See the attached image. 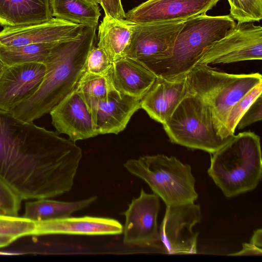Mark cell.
Instances as JSON below:
<instances>
[{
	"mask_svg": "<svg viewBox=\"0 0 262 262\" xmlns=\"http://www.w3.org/2000/svg\"><path fill=\"white\" fill-rule=\"evenodd\" d=\"M82 156L74 142L0 111V179L21 200L70 191Z\"/></svg>",
	"mask_w": 262,
	"mask_h": 262,
	"instance_id": "1",
	"label": "cell"
},
{
	"mask_svg": "<svg viewBox=\"0 0 262 262\" xmlns=\"http://www.w3.org/2000/svg\"><path fill=\"white\" fill-rule=\"evenodd\" d=\"M96 28L84 27L73 38L57 42L43 64L46 73L36 93L10 113L27 122L50 113L76 87L85 71L88 56L94 47Z\"/></svg>",
	"mask_w": 262,
	"mask_h": 262,
	"instance_id": "2",
	"label": "cell"
},
{
	"mask_svg": "<svg viewBox=\"0 0 262 262\" xmlns=\"http://www.w3.org/2000/svg\"><path fill=\"white\" fill-rule=\"evenodd\" d=\"M230 16L203 14L184 23L172 46L140 62L157 77L170 79L187 74L203 53L235 25Z\"/></svg>",
	"mask_w": 262,
	"mask_h": 262,
	"instance_id": "3",
	"label": "cell"
},
{
	"mask_svg": "<svg viewBox=\"0 0 262 262\" xmlns=\"http://www.w3.org/2000/svg\"><path fill=\"white\" fill-rule=\"evenodd\" d=\"M208 173L227 198L254 189L261 178L260 138L248 131L233 135L212 154Z\"/></svg>",
	"mask_w": 262,
	"mask_h": 262,
	"instance_id": "4",
	"label": "cell"
},
{
	"mask_svg": "<svg viewBox=\"0 0 262 262\" xmlns=\"http://www.w3.org/2000/svg\"><path fill=\"white\" fill-rule=\"evenodd\" d=\"M124 166L145 181L166 206L194 203L198 198L190 165L175 157L147 155L128 160Z\"/></svg>",
	"mask_w": 262,
	"mask_h": 262,
	"instance_id": "5",
	"label": "cell"
},
{
	"mask_svg": "<svg viewBox=\"0 0 262 262\" xmlns=\"http://www.w3.org/2000/svg\"><path fill=\"white\" fill-rule=\"evenodd\" d=\"M191 91L210 106L219 135L227 138L225 123L228 114L241 98L262 83L258 73L231 74L214 70L209 66H195L187 74Z\"/></svg>",
	"mask_w": 262,
	"mask_h": 262,
	"instance_id": "6",
	"label": "cell"
},
{
	"mask_svg": "<svg viewBox=\"0 0 262 262\" xmlns=\"http://www.w3.org/2000/svg\"><path fill=\"white\" fill-rule=\"evenodd\" d=\"M162 125L172 143L211 154L234 135L224 138L219 135L210 106L190 90Z\"/></svg>",
	"mask_w": 262,
	"mask_h": 262,
	"instance_id": "7",
	"label": "cell"
},
{
	"mask_svg": "<svg viewBox=\"0 0 262 262\" xmlns=\"http://www.w3.org/2000/svg\"><path fill=\"white\" fill-rule=\"evenodd\" d=\"M261 59L262 27L253 22L237 23L203 53L195 66Z\"/></svg>",
	"mask_w": 262,
	"mask_h": 262,
	"instance_id": "8",
	"label": "cell"
},
{
	"mask_svg": "<svg viewBox=\"0 0 262 262\" xmlns=\"http://www.w3.org/2000/svg\"><path fill=\"white\" fill-rule=\"evenodd\" d=\"M199 205L194 203L166 206L159 234L164 250L168 254H195L198 233L193 226L202 219Z\"/></svg>",
	"mask_w": 262,
	"mask_h": 262,
	"instance_id": "9",
	"label": "cell"
},
{
	"mask_svg": "<svg viewBox=\"0 0 262 262\" xmlns=\"http://www.w3.org/2000/svg\"><path fill=\"white\" fill-rule=\"evenodd\" d=\"M160 206L157 194L141 190L139 196L132 200L123 213L125 217L124 244L153 247L161 242L157 224Z\"/></svg>",
	"mask_w": 262,
	"mask_h": 262,
	"instance_id": "10",
	"label": "cell"
},
{
	"mask_svg": "<svg viewBox=\"0 0 262 262\" xmlns=\"http://www.w3.org/2000/svg\"><path fill=\"white\" fill-rule=\"evenodd\" d=\"M219 0H147L125 13L135 24L173 23L206 14Z\"/></svg>",
	"mask_w": 262,
	"mask_h": 262,
	"instance_id": "11",
	"label": "cell"
},
{
	"mask_svg": "<svg viewBox=\"0 0 262 262\" xmlns=\"http://www.w3.org/2000/svg\"><path fill=\"white\" fill-rule=\"evenodd\" d=\"M45 73L42 63L5 66L0 77V111L10 113L30 98L39 89Z\"/></svg>",
	"mask_w": 262,
	"mask_h": 262,
	"instance_id": "12",
	"label": "cell"
},
{
	"mask_svg": "<svg viewBox=\"0 0 262 262\" xmlns=\"http://www.w3.org/2000/svg\"><path fill=\"white\" fill-rule=\"evenodd\" d=\"M56 132L75 142L98 135L91 112L81 93L75 89L50 112Z\"/></svg>",
	"mask_w": 262,
	"mask_h": 262,
	"instance_id": "13",
	"label": "cell"
},
{
	"mask_svg": "<svg viewBox=\"0 0 262 262\" xmlns=\"http://www.w3.org/2000/svg\"><path fill=\"white\" fill-rule=\"evenodd\" d=\"M84 27L55 17L37 24L6 26L0 31V44L20 46L57 42L75 37Z\"/></svg>",
	"mask_w": 262,
	"mask_h": 262,
	"instance_id": "14",
	"label": "cell"
},
{
	"mask_svg": "<svg viewBox=\"0 0 262 262\" xmlns=\"http://www.w3.org/2000/svg\"><path fill=\"white\" fill-rule=\"evenodd\" d=\"M185 21L133 24L126 57L139 62L163 53L172 46Z\"/></svg>",
	"mask_w": 262,
	"mask_h": 262,
	"instance_id": "15",
	"label": "cell"
},
{
	"mask_svg": "<svg viewBox=\"0 0 262 262\" xmlns=\"http://www.w3.org/2000/svg\"><path fill=\"white\" fill-rule=\"evenodd\" d=\"M187 75L170 79L157 77L142 98L141 108L155 121L162 124L164 123L190 93Z\"/></svg>",
	"mask_w": 262,
	"mask_h": 262,
	"instance_id": "16",
	"label": "cell"
},
{
	"mask_svg": "<svg viewBox=\"0 0 262 262\" xmlns=\"http://www.w3.org/2000/svg\"><path fill=\"white\" fill-rule=\"evenodd\" d=\"M141 100L120 92L113 83L107 98L92 112L98 135L117 134L123 130L134 114L141 108Z\"/></svg>",
	"mask_w": 262,
	"mask_h": 262,
	"instance_id": "17",
	"label": "cell"
},
{
	"mask_svg": "<svg viewBox=\"0 0 262 262\" xmlns=\"http://www.w3.org/2000/svg\"><path fill=\"white\" fill-rule=\"evenodd\" d=\"M33 235L52 234L76 235H114L123 232V227L117 220L107 217L84 216L65 217L35 222Z\"/></svg>",
	"mask_w": 262,
	"mask_h": 262,
	"instance_id": "18",
	"label": "cell"
},
{
	"mask_svg": "<svg viewBox=\"0 0 262 262\" xmlns=\"http://www.w3.org/2000/svg\"><path fill=\"white\" fill-rule=\"evenodd\" d=\"M109 74L117 90L140 99L145 96L157 78L140 63L127 57L112 62Z\"/></svg>",
	"mask_w": 262,
	"mask_h": 262,
	"instance_id": "19",
	"label": "cell"
},
{
	"mask_svg": "<svg viewBox=\"0 0 262 262\" xmlns=\"http://www.w3.org/2000/svg\"><path fill=\"white\" fill-rule=\"evenodd\" d=\"M53 17L50 0H0V25L37 24Z\"/></svg>",
	"mask_w": 262,
	"mask_h": 262,
	"instance_id": "20",
	"label": "cell"
},
{
	"mask_svg": "<svg viewBox=\"0 0 262 262\" xmlns=\"http://www.w3.org/2000/svg\"><path fill=\"white\" fill-rule=\"evenodd\" d=\"M133 24L125 19L104 15L98 27L97 47L112 62L126 57L129 46Z\"/></svg>",
	"mask_w": 262,
	"mask_h": 262,
	"instance_id": "21",
	"label": "cell"
},
{
	"mask_svg": "<svg viewBox=\"0 0 262 262\" xmlns=\"http://www.w3.org/2000/svg\"><path fill=\"white\" fill-rule=\"evenodd\" d=\"M97 199L93 196L84 200L59 201L42 199L25 204L24 217L34 222L46 221L70 216L72 213L86 208Z\"/></svg>",
	"mask_w": 262,
	"mask_h": 262,
	"instance_id": "22",
	"label": "cell"
},
{
	"mask_svg": "<svg viewBox=\"0 0 262 262\" xmlns=\"http://www.w3.org/2000/svg\"><path fill=\"white\" fill-rule=\"evenodd\" d=\"M50 4L55 18L97 28L101 15L98 4L86 0H50Z\"/></svg>",
	"mask_w": 262,
	"mask_h": 262,
	"instance_id": "23",
	"label": "cell"
},
{
	"mask_svg": "<svg viewBox=\"0 0 262 262\" xmlns=\"http://www.w3.org/2000/svg\"><path fill=\"white\" fill-rule=\"evenodd\" d=\"M56 42L20 46H7L0 44V61L4 66L32 62L43 63L50 50Z\"/></svg>",
	"mask_w": 262,
	"mask_h": 262,
	"instance_id": "24",
	"label": "cell"
},
{
	"mask_svg": "<svg viewBox=\"0 0 262 262\" xmlns=\"http://www.w3.org/2000/svg\"><path fill=\"white\" fill-rule=\"evenodd\" d=\"M112 85L109 71L101 75L84 71L76 88L82 95L92 113L99 102L107 98Z\"/></svg>",
	"mask_w": 262,
	"mask_h": 262,
	"instance_id": "25",
	"label": "cell"
},
{
	"mask_svg": "<svg viewBox=\"0 0 262 262\" xmlns=\"http://www.w3.org/2000/svg\"><path fill=\"white\" fill-rule=\"evenodd\" d=\"M35 222L23 217L0 214V248L20 237L33 235Z\"/></svg>",
	"mask_w": 262,
	"mask_h": 262,
	"instance_id": "26",
	"label": "cell"
},
{
	"mask_svg": "<svg viewBox=\"0 0 262 262\" xmlns=\"http://www.w3.org/2000/svg\"><path fill=\"white\" fill-rule=\"evenodd\" d=\"M230 16L237 23L259 21L262 18V0H228Z\"/></svg>",
	"mask_w": 262,
	"mask_h": 262,
	"instance_id": "27",
	"label": "cell"
},
{
	"mask_svg": "<svg viewBox=\"0 0 262 262\" xmlns=\"http://www.w3.org/2000/svg\"><path fill=\"white\" fill-rule=\"evenodd\" d=\"M262 92V83L254 86L237 102L229 111L225 123L227 136L234 135L237 124L248 108Z\"/></svg>",
	"mask_w": 262,
	"mask_h": 262,
	"instance_id": "28",
	"label": "cell"
},
{
	"mask_svg": "<svg viewBox=\"0 0 262 262\" xmlns=\"http://www.w3.org/2000/svg\"><path fill=\"white\" fill-rule=\"evenodd\" d=\"M112 63L102 49L94 46L88 56L84 71L95 74H105L108 72Z\"/></svg>",
	"mask_w": 262,
	"mask_h": 262,
	"instance_id": "29",
	"label": "cell"
},
{
	"mask_svg": "<svg viewBox=\"0 0 262 262\" xmlns=\"http://www.w3.org/2000/svg\"><path fill=\"white\" fill-rule=\"evenodd\" d=\"M21 199L0 179V210L6 215L17 216Z\"/></svg>",
	"mask_w": 262,
	"mask_h": 262,
	"instance_id": "30",
	"label": "cell"
},
{
	"mask_svg": "<svg viewBox=\"0 0 262 262\" xmlns=\"http://www.w3.org/2000/svg\"><path fill=\"white\" fill-rule=\"evenodd\" d=\"M262 119V96L259 95L239 120L236 128L242 129Z\"/></svg>",
	"mask_w": 262,
	"mask_h": 262,
	"instance_id": "31",
	"label": "cell"
},
{
	"mask_svg": "<svg viewBox=\"0 0 262 262\" xmlns=\"http://www.w3.org/2000/svg\"><path fill=\"white\" fill-rule=\"evenodd\" d=\"M261 229L256 230L250 243L243 244V248L239 251L229 254L230 255H261L262 254Z\"/></svg>",
	"mask_w": 262,
	"mask_h": 262,
	"instance_id": "32",
	"label": "cell"
},
{
	"mask_svg": "<svg viewBox=\"0 0 262 262\" xmlns=\"http://www.w3.org/2000/svg\"><path fill=\"white\" fill-rule=\"evenodd\" d=\"M103 8L105 15L116 19H125V13L121 0H97Z\"/></svg>",
	"mask_w": 262,
	"mask_h": 262,
	"instance_id": "33",
	"label": "cell"
},
{
	"mask_svg": "<svg viewBox=\"0 0 262 262\" xmlns=\"http://www.w3.org/2000/svg\"><path fill=\"white\" fill-rule=\"evenodd\" d=\"M5 66L3 64V63L0 61V77L2 75L3 71L4 70Z\"/></svg>",
	"mask_w": 262,
	"mask_h": 262,
	"instance_id": "34",
	"label": "cell"
},
{
	"mask_svg": "<svg viewBox=\"0 0 262 262\" xmlns=\"http://www.w3.org/2000/svg\"><path fill=\"white\" fill-rule=\"evenodd\" d=\"M86 1L90 2L94 4H98L97 0H86Z\"/></svg>",
	"mask_w": 262,
	"mask_h": 262,
	"instance_id": "35",
	"label": "cell"
},
{
	"mask_svg": "<svg viewBox=\"0 0 262 262\" xmlns=\"http://www.w3.org/2000/svg\"><path fill=\"white\" fill-rule=\"evenodd\" d=\"M0 214H5L6 215L3 211L0 210Z\"/></svg>",
	"mask_w": 262,
	"mask_h": 262,
	"instance_id": "36",
	"label": "cell"
}]
</instances>
